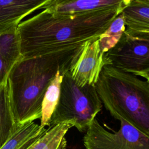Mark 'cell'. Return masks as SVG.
I'll return each instance as SVG.
<instances>
[{"label":"cell","instance_id":"8992f818","mask_svg":"<svg viewBox=\"0 0 149 149\" xmlns=\"http://www.w3.org/2000/svg\"><path fill=\"white\" fill-rule=\"evenodd\" d=\"M118 131L106 130L95 118L83 137L84 149H149V136L120 120Z\"/></svg>","mask_w":149,"mask_h":149},{"label":"cell","instance_id":"5b68a950","mask_svg":"<svg viewBox=\"0 0 149 149\" xmlns=\"http://www.w3.org/2000/svg\"><path fill=\"white\" fill-rule=\"evenodd\" d=\"M105 65L147 80L149 78V34L124 31L118 43L104 54Z\"/></svg>","mask_w":149,"mask_h":149},{"label":"cell","instance_id":"277c9868","mask_svg":"<svg viewBox=\"0 0 149 149\" xmlns=\"http://www.w3.org/2000/svg\"><path fill=\"white\" fill-rule=\"evenodd\" d=\"M102 107L95 86L78 85L68 71L63 76L59 101L48 127L67 123L86 132Z\"/></svg>","mask_w":149,"mask_h":149},{"label":"cell","instance_id":"8fae6325","mask_svg":"<svg viewBox=\"0 0 149 149\" xmlns=\"http://www.w3.org/2000/svg\"><path fill=\"white\" fill-rule=\"evenodd\" d=\"M12 108L9 79L0 86V148L17 129Z\"/></svg>","mask_w":149,"mask_h":149},{"label":"cell","instance_id":"4fadbf2b","mask_svg":"<svg viewBox=\"0 0 149 149\" xmlns=\"http://www.w3.org/2000/svg\"><path fill=\"white\" fill-rule=\"evenodd\" d=\"M72 125L61 123L49 126L29 149H66L65 135Z\"/></svg>","mask_w":149,"mask_h":149},{"label":"cell","instance_id":"52a82bcc","mask_svg":"<svg viewBox=\"0 0 149 149\" xmlns=\"http://www.w3.org/2000/svg\"><path fill=\"white\" fill-rule=\"evenodd\" d=\"M104 65V54L97 38L86 43L77 61L68 72L79 86L95 85Z\"/></svg>","mask_w":149,"mask_h":149},{"label":"cell","instance_id":"3957f363","mask_svg":"<svg viewBox=\"0 0 149 149\" xmlns=\"http://www.w3.org/2000/svg\"><path fill=\"white\" fill-rule=\"evenodd\" d=\"M94 86L111 116L149 136V80L105 65Z\"/></svg>","mask_w":149,"mask_h":149},{"label":"cell","instance_id":"e0dca14e","mask_svg":"<svg viewBox=\"0 0 149 149\" xmlns=\"http://www.w3.org/2000/svg\"><path fill=\"white\" fill-rule=\"evenodd\" d=\"M12 68L0 55V86L8 79Z\"/></svg>","mask_w":149,"mask_h":149},{"label":"cell","instance_id":"ac0fdd59","mask_svg":"<svg viewBox=\"0 0 149 149\" xmlns=\"http://www.w3.org/2000/svg\"><path fill=\"white\" fill-rule=\"evenodd\" d=\"M58 1V0H51L50 1Z\"/></svg>","mask_w":149,"mask_h":149},{"label":"cell","instance_id":"9c48e42d","mask_svg":"<svg viewBox=\"0 0 149 149\" xmlns=\"http://www.w3.org/2000/svg\"><path fill=\"white\" fill-rule=\"evenodd\" d=\"M51 0H0V34L17 27L26 16Z\"/></svg>","mask_w":149,"mask_h":149},{"label":"cell","instance_id":"2e32d148","mask_svg":"<svg viewBox=\"0 0 149 149\" xmlns=\"http://www.w3.org/2000/svg\"><path fill=\"white\" fill-rule=\"evenodd\" d=\"M126 29L122 13L117 15L107 29L100 36L98 42L103 54L112 49L119 41Z\"/></svg>","mask_w":149,"mask_h":149},{"label":"cell","instance_id":"5bb4252c","mask_svg":"<svg viewBox=\"0 0 149 149\" xmlns=\"http://www.w3.org/2000/svg\"><path fill=\"white\" fill-rule=\"evenodd\" d=\"M66 72L63 70H59L45 91L42 102L40 118V125L42 127L49 125L51 116L59 101L61 83L63 76Z\"/></svg>","mask_w":149,"mask_h":149},{"label":"cell","instance_id":"7a4b0ae2","mask_svg":"<svg viewBox=\"0 0 149 149\" xmlns=\"http://www.w3.org/2000/svg\"><path fill=\"white\" fill-rule=\"evenodd\" d=\"M84 45L22 59L12 67L8 79L13 111L19 125L41 118L42 102L48 85L59 70L71 69Z\"/></svg>","mask_w":149,"mask_h":149},{"label":"cell","instance_id":"6da1fadb","mask_svg":"<svg viewBox=\"0 0 149 149\" xmlns=\"http://www.w3.org/2000/svg\"><path fill=\"white\" fill-rule=\"evenodd\" d=\"M122 11L104 9L61 15L44 9L17 27L23 59L54 54L98 38Z\"/></svg>","mask_w":149,"mask_h":149},{"label":"cell","instance_id":"d6986e66","mask_svg":"<svg viewBox=\"0 0 149 149\" xmlns=\"http://www.w3.org/2000/svg\"><path fill=\"white\" fill-rule=\"evenodd\" d=\"M147 80H149V78H148V79H147Z\"/></svg>","mask_w":149,"mask_h":149},{"label":"cell","instance_id":"7c38bea8","mask_svg":"<svg viewBox=\"0 0 149 149\" xmlns=\"http://www.w3.org/2000/svg\"><path fill=\"white\" fill-rule=\"evenodd\" d=\"M46 129L34 121L21 124L0 149H29Z\"/></svg>","mask_w":149,"mask_h":149},{"label":"cell","instance_id":"30bf717a","mask_svg":"<svg viewBox=\"0 0 149 149\" xmlns=\"http://www.w3.org/2000/svg\"><path fill=\"white\" fill-rule=\"evenodd\" d=\"M121 13L126 33L149 34V0H132Z\"/></svg>","mask_w":149,"mask_h":149},{"label":"cell","instance_id":"9a60e30c","mask_svg":"<svg viewBox=\"0 0 149 149\" xmlns=\"http://www.w3.org/2000/svg\"><path fill=\"white\" fill-rule=\"evenodd\" d=\"M0 55L12 68L23 59L17 27L0 34Z\"/></svg>","mask_w":149,"mask_h":149},{"label":"cell","instance_id":"ba28073f","mask_svg":"<svg viewBox=\"0 0 149 149\" xmlns=\"http://www.w3.org/2000/svg\"><path fill=\"white\" fill-rule=\"evenodd\" d=\"M132 0H58L49 1L42 9L57 15H74L104 9L121 11Z\"/></svg>","mask_w":149,"mask_h":149}]
</instances>
